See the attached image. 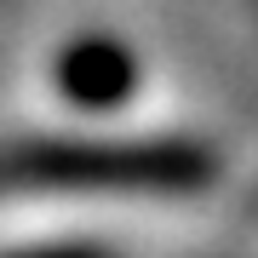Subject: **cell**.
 Segmentation results:
<instances>
[{"instance_id": "6da1fadb", "label": "cell", "mask_w": 258, "mask_h": 258, "mask_svg": "<svg viewBox=\"0 0 258 258\" xmlns=\"http://www.w3.org/2000/svg\"><path fill=\"white\" fill-rule=\"evenodd\" d=\"M207 155L184 144H0V195L35 189H195Z\"/></svg>"}, {"instance_id": "7a4b0ae2", "label": "cell", "mask_w": 258, "mask_h": 258, "mask_svg": "<svg viewBox=\"0 0 258 258\" xmlns=\"http://www.w3.org/2000/svg\"><path fill=\"white\" fill-rule=\"evenodd\" d=\"M120 86H126V57H120L115 46H86V52L69 63V92H75V98L103 103V98H115Z\"/></svg>"}]
</instances>
